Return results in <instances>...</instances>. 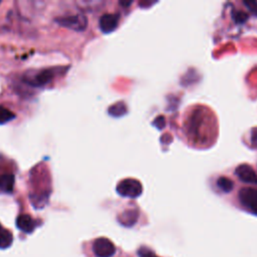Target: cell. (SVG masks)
Listing matches in <instances>:
<instances>
[{"instance_id": "obj_1", "label": "cell", "mask_w": 257, "mask_h": 257, "mask_svg": "<svg viewBox=\"0 0 257 257\" xmlns=\"http://www.w3.org/2000/svg\"><path fill=\"white\" fill-rule=\"evenodd\" d=\"M117 192L123 197L137 198L142 194L143 186L136 179H125L117 186Z\"/></svg>"}, {"instance_id": "obj_2", "label": "cell", "mask_w": 257, "mask_h": 257, "mask_svg": "<svg viewBox=\"0 0 257 257\" xmlns=\"http://www.w3.org/2000/svg\"><path fill=\"white\" fill-rule=\"evenodd\" d=\"M56 22L60 26L72 29L74 31H82L88 26V19L82 14L59 17L56 19Z\"/></svg>"}, {"instance_id": "obj_3", "label": "cell", "mask_w": 257, "mask_h": 257, "mask_svg": "<svg viewBox=\"0 0 257 257\" xmlns=\"http://www.w3.org/2000/svg\"><path fill=\"white\" fill-rule=\"evenodd\" d=\"M239 200L241 204L249 211L257 215V189L243 188L239 191Z\"/></svg>"}, {"instance_id": "obj_4", "label": "cell", "mask_w": 257, "mask_h": 257, "mask_svg": "<svg viewBox=\"0 0 257 257\" xmlns=\"http://www.w3.org/2000/svg\"><path fill=\"white\" fill-rule=\"evenodd\" d=\"M93 248L98 257H111L116 252L114 243L108 238H98L95 241Z\"/></svg>"}, {"instance_id": "obj_5", "label": "cell", "mask_w": 257, "mask_h": 257, "mask_svg": "<svg viewBox=\"0 0 257 257\" xmlns=\"http://www.w3.org/2000/svg\"><path fill=\"white\" fill-rule=\"evenodd\" d=\"M235 173L242 182L247 184H254V185L257 184V174L252 169V167L246 164L239 165L235 170Z\"/></svg>"}, {"instance_id": "obj_6", "label": "cell", "mask_w": 257, "mask_h": 257, "mask_svg": "<svg viewBox=\"0 0 257 257\" xmlns=\"http://www.w3.org/2000/svg\"><path fill=\"white\" fill-rule=\"evenodd\" d=\"M120 16L116 13L104 14L100 19V28L104 33L113 32L119 24Z\"/></svg>"}, {"instance_id": "obj_7", "label": "cell", "mask_w": 257, "mask_h": 257, "mask_svg": "<svg viewBox=\"0 0 257 257\" xmlns=\"http://www.w3.org/2000/svg\"><path fill=\"white\" fill-rule=\"evenodd\" d=\"M53 77L52 70L46 69L39 71L33 78L26 80L32 87H43V85L47 84Z\"/></svg>"}, {"instance_id": "obj_8", "label": "cell", "mask_w": 257, "mask_h": 257, "mask_svg": "<svg viewBox=\"0 0 257 257\" xmlns=\"http://www.w3.org/2000/svg\"><path fill=\"white\" fill-rule=\"evenodd\" d=\"M16 226L18 229L25 233H31L34 230L35 224L33 219L27 215V214H22L19 215L16 219Z\"/></svg>"}, {"instance_id": "obj_9", "label": "cell", "mask_w": 257, "mask_h": 257, "mask_svg": "<svg viewBox=\"0 0 257 257\" xmlns=\"http://www.w3.org/2000/svg\"><path fill=\"white\" fill-rule=\"evenodd\" d=\"M15 184V177L13 174H3L0 175V190L11 193L14 189Z\"/></svg>"}, {"instance_id": "obj_10", "label": "cell", "mask_w": 257, "mask_h": 257, "mask_svg": "<svg viewBox=\"0 0 257 257\" xmlns=\"http://www.w3.org/2000/svg\"><path fill=\"white\" fill-rule=\"evenodd\" d=\"M138 219V212L136 210H128L125 211L122 215L119 217V221L124 226H132L136 223Z\"/></svg>"}, {"instance_id": "obj_11", "label": "cell", "mask_w": 257, "mask_h": 257, "mask_svg": "<svg viewBox=\"0 0 257 257\" xmlns=\"http://www.w3.org/2000/svg\"><path fill=\"white\" fill-rule=\"evenodd\" d=\"M13 241L12 234L5 228L0 225V248H8Z\"/></svg>"}, {"instance_id": "obj_12", "label": "cell", "mask_w": 257, "mask_h": 257, "mask_svg": "<svg viewBox=\"0 0 257 257\" xmlns=\"http://www.w3.org/2000/svg\"><path fill=\"white\" fill-rule=\"evenodd\" d=\"M128 112V109H127V106L125 103L123 102H119L117 104H114L113 106H111L109 109H108V113L114 117V118H120V117H123L124 115H126Z\"/></svg>"}, {"instance_id": "obj_13", "label": "cell", "mask_w": 257, "mask_h": 257, "mask_svg": "<svg viewBox=\"0 0 257 257\" xmlns=\"http://www.w3.org/2000/svg\"><path fill=\"white\" fill-rule=\"evenodd\" d=\"M15 118V114L8 109L0 106V125L6 124Z\"/></svg>"}, {"instance_id": "obj_14", "label": "cell", "mask_w": 257, "mask_h": 257, "mask_svg": "<svg viewBox=\"0 0 257 257\" xmlns=\"http://www.w3.org/2000/svg\"><path fill=\"white\" fill-rule=\"evenodd\" d=\"M217 186L223 191V192H230L233 189V182L226 177H220L217 180Z\"/></svg>"}, {"instance_id": "obj_15", "label": "cell", "mask_w": 257, "mask_h": 257, "mask_svg": "<svg viewBox=\"0 0 257 257\" xmlns=\"http://www.w3.org/2000/svg\"><path fill=\"white\" fill-rule=\"evenodd\" d=\"M232 18L236 23H244L248 19V14L242 10H234L232 12Z\"/></svg>"}, {"instance_id": "obj_16", "label": "cell", "mask_w": 257, "mask_h": 257, "mask_svg": "<svg viewBox=\"0 0 257 257\" xmlns=\"http://www.w3.org/2000/svg\"><path fill=\"white\" fill-rule=\"evenodd\" d=\"M244 5H246V7L250 10L251 13H253L254 15L257 16V2L256 1H244L243 2Z\"/></svg>"}, {"instance_id": "obj_17", "label": "cell", "mask_w": 257, "mask_h": 257, "mask_svg": "<svg viewBox=\"0 0 257 257\" xmlns=\"http://www.w3.org/2000/svg\"><path fill=\"white\" fill-rule=\"evenodd\" d=\"M153 125H154L157 129H159V130L164 129V127L166 126L165 118H164L163 116H160V117L156 118V119H155V121H154V123H153Z\"/></svg>"}, {"instance_id": "obj_18", "label": "cell", "mask_w": 257, "mask_h": 257, "mask_svg": "<svg viewBox=\"0 0 257 257\" xmlns=\"http://www.w3.org/2000/svg\"><path fill=\"white\" fill-rule=\"evenodd\" d=\"M138 253H139V256H140V257H155L154 254H153V252H152L150 249L146 248V247L141 248Z\"/></svg>"}, {"instance_id": "obj_19", "label": "cell", "mask_w": 257, "mask_h": 257, "mask_svg": "<svg viewBox=\"0 0 257 257\" xmlns=\"http://www.w3.org/2000/svg\"><path fill=\"white\" fill-rule=\"evenodd\" d=\"M251 144L254 148L257 149V128H253L251 131Z\"/></svg>"}]
</instances>
